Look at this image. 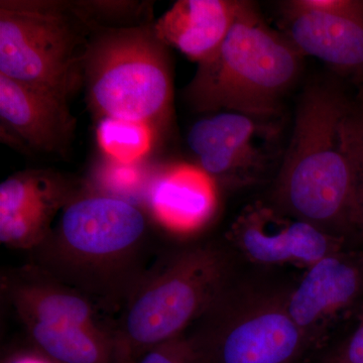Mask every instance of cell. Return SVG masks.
<instances>
[{
  "label": "cell",
  "mask_w": 363,
  "mask_h": 363,
  "mask_svg": "<svg viewBox=\"0 0 363 363\" xmlns=\"http://www.w3.org/2000/svg\"><path fill=\"white\" fill-rule=\"evenodd\" d=\"M352 111L328 87H313L298 105L277 195L290 214L335 235L358 223L357 175L348 124Z\"/></svg>",
  "instance_id": "1"
},
{
  "label": "cell",
  "mask_w": 363,
  "mask_h": 363,
  "mask_svg": "<svg viewBox=\"0 0 363 363\" xmlns=\"http://www.w3.org/2000/svg\"><path fill=\"white\" fill-rule=\"evenodd\" d=\"M147 234L135 205L106 195L74 196L47 240L33 250L35 267L111 308L142 274L133 260Z\"/></svg>",
  "instance_id": "2"
},
{
  "label": "cell",
  "mask_w": 363,
  "mask_h": 363,
  "mask_svg": "<svg viewBox=\"0 0 363 363\" xmlns=\"http://www.w3.org/2000/svg\"><path fill=\"white\" fill-rule=\"evenodd\" d=\"M301 58L289 38L269 28L253 4L240 1L226 39L214 57L198 65L186 99L199 112L272 116L297 79Z\"/></svg>",
  "instance_id": "3"
},
{
  "label": "cell",
  "mask_w": 363,
  "mask_h": 363,
  "mask_svg": "<svg viewBox=\"0 0 363 363\" xmlns=\"http://www.w3.org/2000/svg\"><path fill=\"white\" fill-rule=\"evenodd\" d=\"M220 250L195 247L157 259L130 289L116 319L126 363L185 334L227 288Z\"/></svg>",
  "instance_id": "4"
},
{
  "label": "cell",
  "mask_w": 363,
  "mask_h": 363,
  "mask_svg": "<svg viewBox=\"0 0 363 363\" xmlns=\"http://www.w3.org/2000/svg\"><path fill=\"white\" fill-rule=\"evenodd\" d=\"M94 30L75 2L0 1V74L69 102L84 85Z\"/></svg>",
  "instance_id": "5"
},
{
  "label": "cell",
  "mask_w": 363,
  "mask_h": 363,
  "mask_svg": "<svg viewBox=\"0 0 363 363\" xmlns=\"http://www.w3.org/2000/svg\"><path fill=\"white\" fill-rule=\"evenodd\" d=\"M14 311L52 363H125L109 308L30 264L2 279Z\"/></svg>",
  "instance_id": "6"
},
{
  "label": "cell",
  "mask_w": 363,
  "mask_h": 363,
  "mask_svg": "<svg viewBox=\"0 0 363 363\" xmlns=\"http://www.w3.org/2000/svg\"><path fill=\"white\" fill-rule=\"evenodd\" d=\"M88 102L101 118L164 128L173 111L166 45L152 26L93 33L85 60Z\"/></svg>",
  "instance_id": "7"
},
{
  "label": "cell",
  "mask_w": 363,
  "mask_h": 363,
  "mask_svg": "<svg viewBox=\"0 0 363 363\" xmlns=\"http://www.w3.org/2000/svg\"><path fill=\"white\" fill-rule=\"evenodd\" d=\"M204 315L208 328L194 336L209 363H296L310 340L289 314L286 296L233 301L226 288Z\"/></svg>",
  "instance_id": "8"
},
{
  "label": "cell",
  "mask_w": 363,
  "mask_h": 363,
  "mask_svg": "<svg viewBox=\"0 0 363 363\" xmlns=\"http://www.w3.org/2000/svg\"><path fill=\"white\" fill-rule=\"evenodd\" d=\"M262 117L221 111L200 119L188 133L198 167L214 182L240 184L257 178L272 161L276 130Z\"/></svg>",
  "instance_id": "9"
},
{
  "label": "cell",
  "mask_w": 363,
  "mask_h": 363,
  "mask_svg": "<svg viewBox=\"0 0 363 363\" xmlns=\"http://www.w3.org/2000/svg\"><path fill=\"white\" fill-rule=\"evenodd\" d=\"M74 196L65 180L45 171L28 169L9 177L0 185L2 245L14 250H37Z\"/></svg>",
  "instance_id": "10"
},
{
  "label": "cell",
  "mask_w": 363,
  "mask_h": 363,
  "mask_svg": "<svg viewBox=\"0 0 363 363\" xmlns=\"http://www.w3.org/2000/svg\"><path fill=\"white\" fill-rule=\"evenodd\" d=\"M233 234L240 250L262 264H301L310 267L337 252L335 235L264 206L243 212L233 225Z\"/></svg>",
  "instance_id": "11"
},
{
  "label": "cell",
  "mask_w": 363,
  "mask_h": 363,
  "mask_svg": "<svg viewBox=\"0 0 363 363\" xmlns=\"http://www.w3.org/2000/svg\"><path fill=\"white\" fill-rule=\"evenodd\" d=\"M1 131L16 143L43 154L64 155L75 138L68 101L0 74Z\"/></svg>",
  "instance_id": "12"
},
{
  "label": "cell",
  "mask_w": 363,
  "mask_h": 363,
  "mask_svg": "<svg viewBox=\"0 0 363 363\" xmlns=\"http://www.w3.org/2000/svg\"><path fill=\"white\" fill-rule=\"evenodd\" d=\"M363 289L357 260L332 253L309 267L295 290L286 296L289 314L308 337L354 303Z\"/></svg>",
  "instance_id": "13"
},
{
  "label": "cell",
  "mask_w": 363,
  "mask_h": 363,
  "mask_svg": "<svg viewBox=\"0 0 363 363\" xmlns=\"http://www.w3.org/2000/svg\"><path fill=\"white\" fill-rule=\"evenodd\" d=\"M233 0H180L152 25L155 35L199 64L215 56L238 13Z\"/></svg>",
  "instance_id": "14"
},
{
  "label": "cell",
  "mask_w": 363,
  "mask_h": 363,
  "mask_svg": "<svg viewBox=\"0 0 363 363\" xmlns=\"http://www.w3.org/2000/svg\"><path fill=\"white\" fill-rule=\"evenodd\" d=\"M289 40L302 55L344 71L363 69V21L286 6Z\"/></svg>",
  "instance_id": "15"
},
{
  "label": "cell",
  "mask_w": 363,
  "mask_h": 363,
  "mask_svg": "<svg viewBox=\"0 0 363 363\" xmlns=\"http://www.w3.org/2000/svg\"><path fill=\"white\" fill-rule=\"evenodd\" d=\"M150 205L160 223L169 230L192 233L214 213L215 182L198 166L177 164L155 182Z\"/></svg>",
  "instance_id": "16"
},
{
  "label": "cell",
  "mask_w": 363,
  "mask_h": 363,
  "mask_svg": "<svg viewBox=\"0 0 363 363\" xmlns=\"http://www.w3.org/2000/svg\"><path fill=\"white\" fill-rule=\"evenodd\" d=\"M152 130L145 123L105 117L98 125V142L112 161L133 164L149 152Z\"/></svg>",
  "instance_id": "17"
},
{
  "label": "cell",
  "mask_w": 363,
  "mask_h": 363,
  "mask_svg": "<svg viewBox=\"0 0 363 363\" xmlns=\"http://www.w3.org/2000/svg\"><path fill=\"white\" fill-rule=\"evenodd\" d=\"M135 363H209L195 336L185 334L160 344Z\"/></svg>",
  "instance_id": "18"
},
{
  "label": "cell",
  "mask_w": 363,
  "mask_h": 363,
  "mask_svg": "<svg viewBox=\"0 0 363 363\" xmlns=\"http://www.w3.org/2000/svg\"><path fill=\"white\" fill-rule=\"evenodd\" d=\"M350 149L357 175L358 224L363 227V116L351 114L348 124Z\"/></svg>",
  "instance_id": "19"
},
{
  "label": "cell",
  "mask_w": 363,
  "mask_h": 363,
  "mask_svg": "<svg viewBox=\"0 0 363 363\" xmlns=\"http://www.w3.org/2000/svg\"><path fill=\"white\" fill-rule=\"evenodd\" d=\"M338 355L342 363H363V314L357 330Z\"/></svg>",
  "instance_id": "20"
},
{
  "label": "cell",
  "mask_w": 363,
  "mask_h": 363,
  "mask_svg": "<svg viewBox=\"0 0 363 363\" xmlns=\"http://www.w3.org/2000/svg\"><path fill=\"white\" fill-rule=\"evenodd\" d=\"M325 363H342V362H341L340 357H339V355L337 354L336 357L330 358L328 362Z\"/></svg>",
  "instance_id": "21"
}]
</instances>
